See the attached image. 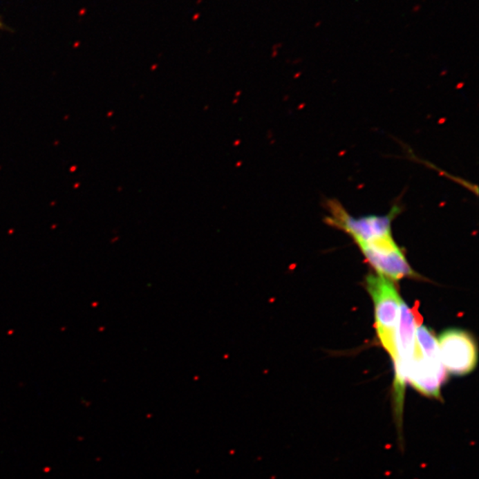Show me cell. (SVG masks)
<instances>
[{"label": "cell", "instance_id": "7", "mask_svg": "<svg viewBox=\"0 0 479 479\" xmlns=\"http://www.w3.org/2000/svg\"><path fill=\"white\" fill-rule=\"evenodd\" d=\"M422 9V6L420 4H415L414 6H413L412 8V12H418L419 11H421Z\"/></svg>", "mask_w": 479, "mask_h": 479}, {"label": "cell", "instance_id": "8", "mask_svg": "<svg viewBox=\"0 0 479 479\" xmlns=\"http://www.w3.org/2000/svg\"><path fill=\"white\" fill-rule=\"evenodd\" d=\"M321 24H322V21H318L317 23H315L314 27L318 28V27L321 26Z\"/></svg>", "mask_w": 479, "mask_h": 479}, {"label": "cell", "instance_id": "1", "mask_svg": "<svg viewBox=\"0 0 479 479\" xmlns=\"http://www.w3.org/2000/svg\"><path fill=\"white\" fill-rule=\"evenodd\" d=\"M447 379L436 337L425 326L419 325L415 330V352L406 374V383L422 395L441 400L440 388Z\"/></svg>", "mask_w": 479, "mask_h": 479}, {"label": "cell", "instance_id": "4", "mask_svg": "<svg viewBox=\"0 0 479 479\" xmlns=\"http://www.w3.org/2000/svg\"><path fill=\"white\" fill-rule=\"evenodd\" d=\"M325 207L328 212V217L325 218L326 223L346 232L355 243L366 242L372 238L391 234V223L402 212L400 206L395 205L386 215L355 218L337 199H328L325 202Z\"/></svg>", "mask_w": 479, "mask_h": 479}, {"label": "cell", "instance_id": "2", "mask_svg": "<svg viewBox=\"0 0 479 479\" xmlns=\"http://www.w3.org/2000/svg\"><path fill=\"white\" fill-rule=\"evenodd\" d=\"M366 289L374 303L375 328L379 340L393 362H395L396 337L402 297L393 281L380 274L368 275Z\"/></svg>", "mask_w": 479, "mask_h": 479}, {"label": "cell", "instance_id": "3", "mask_svg": "<svg viewBox=\"0 0 479 479\" xmlns=\"http://www.w3.org/2000/svg\"><path fill=\"white\" fill-rule=\"evenodd\" d=\"M416 310L409 308L406 303L400 301L399 323L396 337L397 358L394 362L395 378L393 384L394 415L397 431H402L404 397L410 362L414 355L415 347V330L421 324L420 315H416Z\"/></svg>", "mask_w": 479, "mask_h": 479}, {"label": "cell", "instance_id": "5", "mask_svg": "<svg viewBox=\"0 0 479 479\" xmlns=\"http://www.w3.org/2000/svg\"><path fill=\"white\" fill-rule=\"evenodd\" d=\"M356 243L377 274L384 275L391 281L415 276V272L393 240V234Z\"/></svg>", "mask_w": 479, "mask_h": 479}, {"label": "cell", "instance_id": "9", "mask_svg": "<svg viewBox=\"0 0 479 479\" xmlns=\"http://www.w3.org/2000/svg\"><path fill=\"white\" fill-rule=\"evenodd\" d=\"M0 29H3V24L1 21H0Z\"/></svg>", "mask_w": 479, "mask_h": 479}, {"label": "cell", "instance_id": "6", "mask_svg": "<svg viewBox=\"0 0 479 479\" xmlns=\"http://www.w3.org/2000/svg\"><path fill=\"white\" fill-rule=\"evenodd\" d=\"M441 361L447 372L455 375H465L478 365L477 343L467 331L449 330L440 335L438 341Z\"/></svg>", "mask_w": 479, "mask_h": 479}]
</instances>
